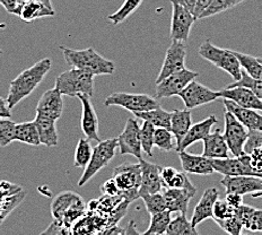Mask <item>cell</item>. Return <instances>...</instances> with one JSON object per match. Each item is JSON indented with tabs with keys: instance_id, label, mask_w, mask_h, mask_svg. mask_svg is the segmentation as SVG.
Wrapping results in <instances>:
<instances>
[{
	"instance_id": "6da1fadb",
	"label": "cell",
	"mask_w": 262,
	"mask_h": 235,
	"mask_svg": "<svg viewBox=\"0 0 262 235\" xmlns=\"http://www.w3.org/2000/svg\"><path fill=\"white\" fill-rule=\"evenodd\" d=\"M52 62L50 59H42L34 63L32 67L23 70L17 77L10 81L8 95L6 101L10 110L31 95L37 86H39L47 74L50 72Z\"/></svg>"
},
{
	"instance_id": "7a4b0ae2",
	"label": "cell",
	"mask_w": 262,
	"mask_h": 235,
	"mask_svg": "<svg viewBox=\"0 0 262 235\" xmlns=\"http://www.w3.org/2000/svg\"><path fill=\"white\" fill-rule=\"evenodd\" d=\"M60 50L63 53V58L72 68H77L93 76L112 75L116 70V65L110 60L102 57L93 48L84 50H73V49L60 46Z\"/></svg>"
},
{
	"instance_id": "3957f363",
	"label": "cell",
	"mask_w": 262,
	"mask_h": 235,
	"mask_svg": "<svg viewBox=\"0 0 262 235\" xmlns=\"http://www.w3.org/2000/svg\"><path fill=\"white\" fill-rule=\"evenodd\" d=\"M94 77L77 68H72L60 74L56 79V89L62 95L70 97H78L79 95H87L92 97L94 94Z\"/></svg>"
},
{
	"instance_id": "277c9868",
	"label": "cell",
	"mask_w": 262,
	"mask_h": 235,
	"mask_svg": "<svg viewBox=\"0 0 262 235\" xmlns=\"http://www.w3.org/2000/svg\"><path fill=\"white\" fill-rule=\"evenodd\" d=\"M198 53L201 58H204L207 61L211 62L216 67L226 72L229 76H232L234 81L241 79V63L233 51L218 48L208 40L201 43Z\"/></svg>"
},
{
	"instance_id": "5b68a950",
	"label": "cell",
	"mask_w": 262,
	"mask_h": 235,
	"mask_svg": "<svg viewBox=\"0 0 262 235\" xmlns=\"http://www.w3.org/2000/svg\"><path fill=\"white\" fill-rule=\"evenodd\" d=\"M120 194L130 201L139 198L141 184V168L139 163H123L114 168L112 174Z\"/></svg>"
},
{
	"instance_id": "8992f818",
	"label": "cell",
	"mask_w": 262,
	"mask_h": 235,
	"mask_svg": "<svg viewBox=\"0 0 262 235\" xmlns=\"http://www.w3.org/2000/svg\"><path fill=\"white\" fill-rule=\"evenodd\" d=\"M118 147V138H111L103 141L101 140L93 148L91 161L78 181L79 187H83L95 174L108 165V163L113 160L114 155H116Z\"/></svg>"
},
{
	"instance_id": "52a82bcc",
	"label": "cell",
	"mask_w": 262,
	"mask_h": 235,
	"mask_svg": "<svg viewBox=\"0 0 262 235\" xmlns=\"http://www.w3.org/2000/svg\"><path fill=\"white\" fill-rule=\"evenodd\" d=\"M105 106H119L133 113L145 112L160 106L155 97L147 94H133V93L117 92L106 97Z\"/></svg>"
},
{
	"instance_id": "ba28073f",
	"label": "cell",
	"mask_w": 262,
	"mask_h": 235,
	"mask_svg": "<svg viewBox=\"0 0 262 235\" xmlns=\"http://www.w3.org/2000/svg\"><path fill=\"white\" fill-rule=\"evenodd\" d=\"M215 172L228 177H237V176H250L258 177L262 179V172L256 171L251 163V157L248 154L234 158H214L210 160Z\"/></svg>"
},
{
	"instance_id": "9c48e42d",
	"label": "cell",
	"mask_w": 262,
	"mask_h": 235,
	"mask_svg": "<svg viewBox=\"0 0 262 235\" xmlns=\"http://www.w3.org/2000/svg\"><path fill=\"white\" fill-rule=\"evenodd\" d=\"M224 120H225V129H224L223 136L225 138L229 152L232 153L234 157L243 155L249 130L227 110H225V113H224Z\"/></svg>"
},
{
	"instance_id": "30bf717a",
	"label": "cell",
	"mask_w": 262,
	"mask_h": 235,
	"mask_svg": "<svg viewBox=\"0 0 262 235\" xmlns=\"http://www.w3.org/2000/svg\"><path fill=\"white\" fill-rule=\"evenodd\" d=\"M196 77H198V73L187 68L168 76L167 78L163 79L161 83L156 84L155 98L158 100V98H170L178 96Z\"/></svg>"
},
{
	"instance_id": "8fae6325",
	"label": "cell",
	"mask_w": 262,
	"mask_h": 235,
	"mask_svg": "<svg viewBox=\"0 0 262 235\" xmlns=\"http://www.w3.org/2000/svg\"><path fill=\"white\" fill-rule=\"evenodd\" d=\"M178 96L182 100L185 109L192 110V109L215 102L217 98H221V93L220 91H212L198 81L192 80Z\"/></svg>"
},
{
	"instance_id": "7c38bea8",
	"label": "cell",
	"mask_w": 262,
	"mask_h": 235,
	"mask_svg": "<svg viewBox=\"0 0 262 235\" xmlns=\"http://www.w3.org/2000/svg\"><path fill=\"white\" fill-rule=\"evenodd\" d=\"M118 146L121 155H131L136 158H143V148L140 141V127L136 119H129L125 127L118 137Z\"/></svg>"
},
{
	"instance_id": "4fadbf2b",
	"label": "cell",
	"mask_w": 262,
	"mask_h": 235,
	"mask_svg": "<svg viewBox=\"0 0 262 235\" xmlns=\"http://www.w3.org/2000/svg\"><path fill=\"white\" fill-rule=\"evenodd\" d=\"M185 56H187V47L183 42L172 41V45L167 49L165 58L162 65L155 83H161L168 76L176 74L185 68Z\"/></svg>"
},
{
	"instance_id": "5bb4252c",
	"label": "cell",
	"mask_w": 262,
	"mask_h": 235,
	"mask_svg": "<svg viewBox=\"0 0 262 235\" xmlns=\"http://www.w3.org/2000/svg\"><path fill=\"white\" fill-rule=\"evenodd\" d=\"M173 6L171 23V40L185 43L189 40L191 27L196 20L192 13L185 9L181 5L171 2Z\"/></svg>"
},
{
	"instance_id": "9a60e30c",
	"label": "cell",
	"mask_w": 262,
	"mask_h": 235,
	"mask_svg": "<svg viewBox=\"0 0 262 235\" xmlns=\"http://www.w3.org/2000/svg\"><path fill=\"white\" fill-rule=\"evenodd\" d=\"M226 193H235L239 195H253L262 197V179L250 176L228 177L224 176L221 181Z\"/></svg>"
},
{
	"instance_id": "2e32d148",
	"label": "cell",
	"mask_w": 262,
	"mask_h": 235,
	"mask_svg": "<svg viewBox=\"0 0 262 235\" xmlns=\"http://www.w3.org/2000/svg\"><path fill=\"white\" fill-rule=\"evenodd\" d=\"M220 93L221 98L231 100L242 108L262 111V101L248 87L227 86L226 89L221 90Z\"/></svg>"
},
{
	"instance_id": "e0dca14e",
	"label": "cell",
	"mask_w": 262,
	"mask_h": 235,
	"mask_svg": "<svg viewBox=\"0 0 262 235\" xmlns=\"http://www.w3.org/2000/svg\"><path fill=\"white\" fill-rule=\"evenodd\" d=\"M78 98L81 103V119H80V127L85 137L89 140H95L100 143V134H98V118L95 112V109L91 102V97L87 95H79Z\"/></svg>"
},
{
	"instance_id": "ac0fdd59",
	"label": "cell",
	"mask_w": 262,
	"mask_h": 235,
	"mask_svg": "<svg viewBox=\"0 0 262 235\" xmlns=\"http://www.w3.org/2000/svg\"><path fill=\"white\" fill-rule=\"evenodd\" d=\"M63 112V100L62 94L56 87L51 90H48L41 98L36 105V114H41V116L48 117L53 120H57L61 118Z\"/></svg>"
},
{
	"instance_id": "d6986e66",
	"label": "cell",
	"mask_w": 262,
	"mask_h": 235,
	"mask_svg": "<svg viewBox=\"0 0 262 235\" xmlns=\"http://www.w3.org/2000/svg\"><path fill=\"white\" fill-rule=\"evenodd\" d=\"M141 168V184L139 188V196L143 194H156L161 193L163 189L161 178V166L154 163L145 161L144 158L139 160Z\"/></svg>"
},
{
	"instance_id": "ffe728a7",
	"label": "cell",
	"mask_w": 262,
	"mask_h": 235,
	"mask_svg": "<svg viewBox=\"0 0 262 235\" xmlns=\"http://www.w3.org/2000/svg\"><path fill=\"white\" fill-rule=\"evenodd\" d=\"M225 110L231 112L248 130H262V116L252 109L237 105L235 102L222 98Z\"/></svg>"
},
{
	"instance_id": "44dd1931",
	"label": "cell",
	"mask_w": 262,
	"mask_h": 235,
	"mask_svg": "<svg viewBox=\"0 0 262 235\" xmlns=\"http://www.w3.org/2000/svg\"><path fill=\"white\" fill-rule=\"evenodd\" d=\"M179 158L181 162L182 170L188 174H199V176H209L215 172L210 158L203 155H194L185 151L179 152Z\"/></svg>"
},
{
	"instance_id": "7402d4cb",
	"label": "cell",
	"mask_w": 262,
	"mask_h": 235,
	"mask_svg": "<svg viewBox=\"0 0 262 235\" xmlns=\"http://www.w3.org/2000/svg\"><path fill=\"white\" fill-rule=\"evenodd\" d=\"M218 197H220V193L216 188L205 190L199 203L195 206L192 217H191V223L194 227L198 226L204 221L210 220V218L214 217V206L218 200Z\"/></svg>"
},
{
	"instance_id": "603a6c76",
	"label": "cell",
	"mask_w": 262,
	"mask_h": 235,
	"mask_svg": "<svg viewBox=\"0 0 262 235\" xmlns=\"http://www.w3.org/2000/svg\"><path fill=\"white\" fill-rule=\"evenodd\" d=\"M13 15L18 16L21 20L30 23L35 19L53 17L56 12L53 8L46 6L40 0H27L24 4L18 5Z\"/></svg>"
},
{
	"instance_id": "cb8c5ba5",
	"label": "cell",
	"mask_w": 262,
	"mask_h": 235,
	"mask_svg": "<svg viewBox=\"0 0 262 235\" xmlns=\"http://www.w3.org/2000/svg\"><path fill=\"white\" fill-rule=\"evenodd\" d=\"M218 122V120L216 116H212L206 118L203 121H200L195 124L191 125V128L189 129L188 134L185 135V137L183 138L182 143L180 144L179 147H177V152H181L185 151L190 147L191 145H193L194 143L199 140H204L207 136H208L211 133V129L214 125Z\"/></svg>"
},
{
	"instance_id": "d4e9b609",
	"label": "cell",
	"mask_w": 262,
	"mask_h": 235,
	"mask_svg": "<svg viewBox=\"0 0 262 235\" xmlns=\"http://www.w3.org/2000/svg\"><path fill=\"white\" fill-rule=\"evenodd\" d=\"M165 198L166 209L179 214H187L190 200L193 198L195 193L184 189H165L163 191Z\"/></svg>"
},
{
	"instance_id": "484cf974",
	"label": "cell",
	"mask_w": 262,
	"mask_h": 235,
	"mask_svg": "<svg viewBox=\"0 0 262 235\" xmlns=\"http://www.w3.org/2000/svg\"><path fill=\"white\" fill-rule=\"evenodd\" d=\"M204 151L203 156L208 157L210 160L214 158H226L228 157V146L225 141L224 136L221 134L220 130H215L214 133H210L203 140Z\"/></svg>"
},
{
	"instance_id": "4316f807",
	"label": "cell",
	"mask_w": 262,
	"mask_h": 235,
	"mask_svg": "<svg viewBox=\"0 0 262 235\" xmlns=\"http://www.w3.org/2000/svg\"><path fill=\"white\" fill-rule=\"evenodd\" d=\"M34 122L36 124L37 131H39L41 145H45L47 147L58 146L59 136L56 120L41 116V114H36Z\"/></svg>"
},
{
	"instance_id": "83f0119b",
	"label": "cell",
	"mask_w": 262,
	"mask_h": 235,
	"mask_svg": "<svg viewBox=\"0 0 262 235\" xmlns=\"http://www.w3.org/2000/svg\"><path fill=\"white\" fill-rule=\"evenodd\" d=\"M171 113V131L174 138H176L177 147H179L180 144L182 143L183 138L185 137V135L188 134L191 125H192L191 110H188V109H185V110H179V109H176V110H173V112Z\"/></svg>"
},
{
	"instance_id": "f1b7e54d",
	"label": "cell",
	"mask_w": 262,
	"mask_h": 235,
	"mask_svg": "<svg viewBox=\"0 0 262 235\" xmlns=\"http://www.w3.org/2000/svg\"><path fill=\"white\" fill-rule=\"evenodd\" d=\"M79 198L80 196L73 193V191H63V193H60L54 197L51 203V214L53 221H57L61 224L66 212Z\"/></svg>"
},
{
	"instance_id": "f546056e",
	"label": "cell",
	"mask_w": 262,
	"mask_h": 235,
	"mask_svg": "<svg viewBox=\"0 0 262 235\" xmlns=\"http://www.w3.org/2000/svg\"><path fill=\"white\" fill-rule=\"evenodd\" d=\"M14 140L30 146H40V136L34 120L30 122L16 123Z\"/></svg>"
},
{
	"instance_id": "4dcf8cb0",
	"label": "cell",
	"mask_w": 262,
	"mask_h": 235,
	"mask_svg": "<svg viewBox=\"0 0 262 235\" xmlns=\"http://www.w3.org/2000/svg\"><path fill=\"white\" fill-rule=\"evenodd\" d=\"M136 118H139L144 121H147L154 125L155 128H165L171 130V117L172 113L164 110L161 106L152 109L149 111L134 113Z\"/></svg>"
},
{
	"instance_id": "1f68e13d",
	"label": "cell",
	"mask_w": 262,
	"mask_h": 235,
	"mask_svg": "<svg viewBox=\"0 0 262 235\" xmlns=\"http://www.w3.org/2000/svg\"><path fill=\"white\" fill-rule=\"evenodd\" d=\"M172 221V212L164 210L157 214H152L148 229L143 235H164L166 234L168 225Z\"/></svg>"
},
{
	"instance_id": "d6a6232c",
	"label": "cell",
	"mask_w": 262,
	"mask_h": 235,
	"mask_svg": "<svg viewBox=\"0 0 262 235\" xmlns=\"http://www.w3.org/2000/svg\"><path fill=\"white\" fill-rule=\"evenodd\" d=\"M166 235H199V233L187 218V214H179L171 221Z\"/></svg>"
},
{
	"instance_id": "836d02e7",
	"label": "cell",
	"mask_w": 262,
	"mask_h": 235,
	"mask_svg": "<svg viewBox=\"0 0 262 235\" xmlns=\"http://www.w3.org/2000/svg\"><path fill=\"white\" fill-rule=\"evenodd\" d=\"M236 58L238 59L241 67L250 77L253 79L262 80V63L259 61L258 58L251 57L249 54H244L237 51H233Z\"/></svg>"
},
{
	"instance_id": "e575fe53",
	"label": "cell",
	"mask_w": 262,
	"mask_h": 235,
	"mask_svg": "<svg viewBox=\"0 0 262 235\" xmlns=\"http://www.w3.org/2000/svg\"><path fill=\"white\" fill-rule=\"evenodd\" d=\"M92 153L93 148L90 144V140L87 138H80L75 149L74 166L78 168H84L85 170L91 161Z\"/></svg>"
},
{
	"instance_id": "d590c367",
	"label": "cell",
	"mask_w": 262,
	"mask_h": 235,
	"mask_svg": "<svg viewBox=\"0 0 262 235\" xmlns=\"http://www.w3.org/2000/svg\"><path fill=\"white\" fill-rule=\"evenodd\" d=\"M141 3H143V0H124L122 6L120 7L116 13L108 16V20H110L113 25L121 24L131 14H134L136 10L138 9Z\"/></svg>"
},
{
	"instance_id": "8d00e7d4",
	"label": "cell",
	"mask_w": 262,
	"mask_h": 235,
	"mask_svg": "<svg viewBox=\"0 0 262 235\" xmlns=\"http://www.w3.org/2000/svg\"><path fill=\"white\" fill-rule=\"evenodd\" d=\"M139 198L144 200L146 209L150 215L157 214V212H162L164 210H167L165 198H164V195L162 193L143 194L139 196Z\"/></svg>"
},
{
	"instance_id": "74e56055",
	"label": "cell",
	"mask_w": 262,
	"mask_h": 235,
	"mask_svg": "<svg viewBox=\"0 0 262 235\" xmlns=\"http://www.w3.org/2000/svg\"><path fill=\"white\" fill-rule=\"evenodd\" d=\"M243 2H245V0H212L211 4L207 7L205 12L200 15L199 19L208 18V17H211V16L226 12V10L234 8Z\"/></svg>"
},
{
	"instance_id": "f35d334b",
	"label": "cell",
	"mask_w": 262,
	"mask_h": 235,
	"mask_svg": "<svg viewBox=\"0 0 262 235\" xmlns=\"http://www.w3.org/2000/svg\"><path fill=\"white\" fill-rule=\"evenodd\" d=\"M174 136L171 130L165 128H155L154 145L157 148L165 152H172L177 148V143H174Z\"/></svg>"
},
{
	"instance_id": "ab89813d",
	"label": "cell",
	"mask_w": 262,
	"mask_h": 235,
	"mask_svg": "<svg viewBox=\"0 0 262 235\" xmlns=\"http://www.w3.org/2000/svg\"><path fill=\"white\" fill-rule=\"evenodd\" d=\"M154 134H155V127L151 123L144 121L143 125L140 127V141H141V148L145 154L148 156H152V149H154Z\"/></svg>"
},
{
	"instance_id": "60d3db41",
	"label": "cell",
	"mask_w": 262,
	"mask_h": 235,
	"mask_svg": "<svg viewBox=\"0 0 262 235\" xmlns=\"http://www.w3.org/2000/svg\"><path fill=\"white\" fill-rule=\"evenodd\" d=\"M15 125L10 119L0 118V147H6L15 141Z\"/></svg>"
},
{
	"instance_id": "b9f144b4",
	"label": "cell",
	"mask_w": 262,
	"mask_h": 235,
	"mask_svg": "<svg viewBox=\"0 0 262 235\" xmlns=\"http://www.w3.org/2000/svg\"><path fill=\"white\" fill-rule=\"evenodd\" d=\"M217 225L220 226L224 232H226L229 235H241L243 225L238 217L234 214L233 216L225 218V220H215Z\"/></svg>"
},
{
	"instance_id": "7bdbcfd3",
	"label": "cell",
	"mask_w": 262,
	"mask_h": 235,
	"mask_svg": "<svg viewBox=\"0 0 262 235\" xmlns=\"http://www.w3.org/2000/svg\"><path fill=\"white\" fill-rule=\"evenodd\" d=\"M229 86L248 87V89L252 91L254 94L262 101V80L253 79L252 77H250V76L247 73H245L243 69H242V74H241V79L237 80V81H234V83L231 84Z\"/></svg>"
},
{
	"instance_id": "ee69618b",
	"label": "cell",
	"mask_w": 262,
	"mask_h": 235,
	"mask_svg": "<svg viewBox=\"0 0 262 235\" xmlns=\"http://www.w3.org/2000/svg\"><path fill=\"white\" fill-rule=\"evenodd\" d=\"M166 189H184L196 194V188L192 183H191V181L188 178V173H185L184 171L183 172L178 171L176 177L173 178L171 183L168 184V187Z\"/></svg>"
},
{
	"instance_id": "f6af8a7d",
	"label": "cell",
	"mask_w": 262,
	"mask_h": 235,
	"mask_svg": "<svg viewBox=\"0 0 262 235\" xmlns=\"http://www.w3.org/2000/svg\"><path fill=\"white\" fill-rule=\"evenodd\" d=\"M235 214V209L224 199H218L214 206V217L212 220H225Z\"/></svg>"
},
{
	"instance_id": "bcb514c9",
	"label": "cell",
	"mask_w": 262,
	"mask_h": 235,
	"mask_svg": "<svg viewBox=\"0 0 262 235\" xmlns=\"http://www.w3.org/2000/svg\"><path fill=\"white\" fill-rule=\"evenodd\" d=\"M243 228L250 232H262V210L255 209L243 223Z\"/></svg>"
},
{
	"instance_id": "7dc6e473",
	"label": "cell",
	"mask_w": 262,
	"mask_h": 235,
	"mask_svg": "<svg viewBox=\"0 0 262 235\" xmlns=\"http://www.w3.org/2000/svg\"><path fill=\"white\" fill-rule=\"evenodd\" d=\"M41 235H69V228L58 223L57 221H53L46 228V231L41 233Z\"/></svg>"
},
{
	"instance_id": "c3c4849f",
	"label": "cell",
	"mask_w": 262,
	"mask_h": 235,
	"mask_svg": "<svg viewBox=\"0 0 262 235\" xmlns=\"http://www.w3.org/2000/svg\"><path fill=\"white\" fill-rule=\"evenodd\" d=\"M177 173H178V170H176V168L171 166L161 168V178H162V183H163L164 189H166L168 187V184L171 183V181L173 180V178L176 177Z\"/></svg>"
},
{
	"instance_id": "681fc988",
	"label": "cell",
	"mask_w": 262,
	"mask_h": 235,
	"mask_svg": "<svg viewBox=\"0 0 262 235\" xmlns=\"http://www.w3.org/2000/svg\"><path fill=\"white\" fill-rule=\"evenodd\" d=\"M102 193L104 195H108V196H119L121 195L120 194V191L117 187L116 182L113 181V179H108L107 181L102 185Z\"/></svg>"
},
{
	"instance_id": "f907efd6",
	"label": "cell",
	"mask_w": 262,
	"mask_h": 235,
	"mask_svg": "<svg viewBox=\"0 0 262 235\" xmlns=\"http://www.w3.org/2000/svg\"><path fill=\"white\" fill-rule=\"evenodd\" d=\"M225 200L231 205L234 209L238 208L239 206L243 205V196L235 193H227Z\"/></svg>"
},
{
	"instance_id": "816d5d0a",
	"label": "cell",
	"mask_w": 262,
	"mask_h": 235,
	"mask_svg": "<svg viewBox=\"0 0 262 235\" xmlns=\"http://www.w3.org/2000/svg\"><path fill=\"white\" fill-rule=\"evenodd\" d=\"M212 0H196V4H195V7L193 10V16L195 19H199L200 15L203 14L205 10L207 9V7L209 6L211 4Z\"/></svg>"
},
{
	"instance_id": "f5cc1de1",
	"label": "cell",
	"mask_w": 262,
	"mask_h": 235,
	"mask_svg": "<svg viewBox=\"0 0 262 235\" xmlns=\"http://www.w3.org/2000/svg\"><path fill=\"white\" fill-rule=\"evenodd\" d=\"M124 234V228L120 227L118 224H114V225L108 226L98 233L97 235H123Z\"/></svg>"
},
{
	"instance_id": "db71d44e",
	"label": "cell",
	"mask_w": 262,
	"mask_h": 235,
	"mask_svg": "<svg viewBox=\"0 0 262 235\" xmlns=\"http://www.w3.org/2000/svg\"><path fill=\"white\" fill-rule=\"evenodd\" d=\"M0 5L6 9L9 14H14L16 8L18 7V0H0Z\"/></svg>"
},
{
	"instance_id": "11a10c76",
	"label": "cell",
	"mask_w": 262,
	"mask_h": 235,
	"mask_svg": "<svg viewBox=\"0 0 262 235\" xmlns=\"http://www.w3.org/2000/svg\"><path fill=\"white\" fill-rule=\"evenodd\" d=\"M0 118H12V112H10V109L8 106V103L6 98L0 97Z\"/></svg>"
},
{
	"instance_id": "9f6ffc18",
	"label": "cell",
	"mask_w": 262,
	"mask_h": 235,
	"mask_svg": "<svg viewBox=\"0 0 262 235\" xmlns=\"http://www.w3.org/2000/svg\"><path fill=\"white\" fill-rule=\"evenodd\" d=\"M171 2H176L178 4L181 5L185 9L189 10L190 13L193 14V10L195 7V4H196V0H171Z\"/></svg>"
},
{
	"instance_id": "6f0895ef",
	"label": "cell",
	"mask_w": 262,
	"mask_h": 235,
	"mask_svg": "<svg viewBox=\"0 0 262 235\" xmlns=\"http://www.w3.org/2000/svg\"><path fill=\"white\" fill-rule=\"evenodd\" d=\"M123 235H143L138 232V229L136 228V224L134 221H130L127 227L124 228V234Z\"/></svg>"
},
{
	"instance_id": "680465c9",
	"label": "cell",
	"mask_w": 262,
	"mask_h": 235,
	"mask_svg": "<svg viewBox=\"0 0 262 235\" xmlns=\"http://www.w3.org/2000/svg\"><path fill=\"white\" fill-rule=\"evenodd\" d=\"M40 2H42V3L45 4L46 6H48L49 8H53V7H52V4H51V0H40Z\"/></svg>"
},
{
	"instance_id": "91938a15",
	"label": "cell",
	"mask_w": 262,
	"mask_h": 235,
	"mask_svg": "<svg viewBox=\"0 0 262 235\" xmlns=\"http://www.w3.org/2000/svg\"><path fill=\"white\" fill-rule=\"evenodd\" d=\"M25 2H27V0H18V4L20 5V4H24Z\"/></svg>"
},
{
	"instance_id": "94428289",
	"label": "cell",
	"mask_w": 262,
	"mask_h": 235,
	"mask_svg": "<svg viewBox=\"0 0 262 235\" xmlns=\"http://www.w3.org/2000/svg\"><path fill=\"white\" fill-rule=\"evenodd\" d=\"M258 60H259V61L262 63V58H258Z\"/></svg>"
},
{
	"instance_id": "6125c7cd",
	"label": "cell",
	"mask_w": 262,
	"mask_h": 235,
	"mask_svg": "<svg viewBox=\"0 0 262 235\" xmlns=\"http://www.w3.org/2000/svg\"><path fill=\"white\" fill-rule=\"evenodd\" d=\"M241 235H247V234H241Z\"/></svg>"
},
{
	"instance_id": "be15d7a7",
	"label": "cell",
	"mask_w": 262,
	"mask_h": 235,
	"mask_svg": "<svg viewBox=\"0 0 262 235\" xmlns=\"http://www.w3.org/2000/svg\"><path fill=\"white\" fill-rule=\"evenodd\" d=\"M0 224H2V221H0Z\"/></svg>"
},
{
	"instance_id": "e7e4bbea",
	"label": "cell",
	"mask_w": 262,
	"mask_h": 235,
	"mask_svg": "<svg viewBox=\"0 0 262 235\" xmlns=\"http://www.w3.org/2000/svg\"><path fill=\"white\" fill-rule=\"evenodd\" d=\"M261 131H262V130H261Z\"/></svg>"
}]
</instances>
